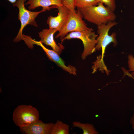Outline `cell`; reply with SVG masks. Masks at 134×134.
<instances>
[{
	"label": "cell",
	"instance_id": "cell-1",
	"mask_svg": "<svg viewBox=\"0 0 134 134\" xmlns=\"http://www.w3.org/2000/svg\"><path fill=\"white\" fill-rule=\"evenodd\" d=\"M78 8L85 19L97 26L105 24L110 21H115V14L109 8L99 2L97 5Z\"/></svg>",
	"mask_w": 134,
	"mask_h": 134
},
{
	"label": "cell",
	"instance_id": "cell-2",
	"mask_svg": "<svg viewBox=\"0 0 134 134\" xmlns=\"http://www.w3.org/2000/svg\"><path fill=\"white\" fill-rule=\"evenodd\" d=\"M98 36V35L96 34L93 29L90 28L83 31L69 33L61 41V43L65 40L72 38H77L81 40L84 49L81 57L83 60H84L87 56L96 51L95 47L98 42L97 38Z\"/></svg>",
	"mask_w": 134,
	"mask_h": 134
},
{
	"label": "cell",
	"instance_id": "cell-3",
	"mask_svg": "<svg viewBox=\"0 0 134 134\" xmlns=\"http://www.w3.org/2000/svg\"><path fill=\"white\" fill-rule=\"evenodd\" d=\"M26 0H17L13 5L17 7L19 10L18 15L19 20L21 23V26L17 36L14 41L17 42L23 39L24 35L22 34L23 31L25 27L28 25H30L36 27L37 25L35 19L38 15L44 12L46 9L44 8L39 11H31L27 9L25 7L24 3Z\"/></svg>",
	"mask_w": 134,
	"mask_h": 134
},
{
	"label": "cell",
	"instance_id": "cell-4",
	"mask_svg": "<svg viewBox=\"0 0 134 134\" xmlns=\"http://www.w3.org/2000/svg\"><path fill=\"white\" fill-rule=\"evenodd\" d=\"M39 118V111L31 105H19L13 112V121L19 128L28 126L38 121Z\"/></svg>",
	"mask_w": 134,
	"mask_h": 134
},
{
	"label": "cell",
	"instance_id": "cell-5",
	"mask_svg": "<svg viewBox=\"0 0 134 134\" xmlns=\"http://www.w3.org/2000/svg\"><path fill=\"white\" fill-rule=\"evenodd\" d=\"M75 11L69 10L67 21L62 29L55 36L60 37L62 40L68 33L73 32H82L90 28L82 19V15L79 9Z\"/></svg>",
	"mask_w": 134,
	"mask_h": 134
},
{
	"label": "cell",
	"instance_id": "cell-6",
	"mask_svg": "<svg viewBox=\"0 0 134 134\" xmlns=\"http://www.w3.org/2000/svg\"><path fill=\"white\" fill-rule=\"evenodd\" d=\"M117 24V23L115 21H110L106 24L97 26V33L99 35L97 38L98 42L95 49L98 51L101 49V57L103 60L106 47L111 43H113L114 46L117 44L116 33H113L110 35L108 34L110 29Z\"/></svg>",
	"mask_w": 134,
	"mask_h": 134
},
{
	"label": "cell",
	"instance_id": "cell-7",
	"mask_svg": "<svg viewBox=\"0 0 134 134\" xmlns=\"http://www.w3.org/2000/svg\"><path fill=\"white\" fill-rule=\"evenodd\" d=\"M29 42L31 46L35 44L40 46L45 52L49 59L55 63L64 70L70 74L76 75L77 70L75 67L71 65H66L64 61L60 56V55L56 52L53 50H50L46 48L40 41H36L31 38Z\"/></svg>",
	"mask_w": 134,
	"mask_h": 134
},
{
	"label": "cell",
	"instance_id": "cell-8",
	"mask_svg": "<svg viewBox=\"0 0 134 134\" xmlns=\"http://www.w3.org/2000/svg\"><path fill=\"white\" fill-rule=\"evenodd\" d=\"M51 8H56L58 10V13L56 16H50L47 20L49 28L55 29L60 32L63 28L68 19L69 10L63 6H52Z\"/></svg>",
	"mask_w": 134,
	"mask_h": 134
},
{
	"label": "cell",
	"instance_id": "cell-9",
	"mask_svg": "<svg viewBox=\"0 0 134 134\" xmlns=\"http://www.w3.org/2000/svg\"><path fill=\"white\" fill-rule=\"evenodd\" d=\"M58 31L55 29H43L38 34L39 37L41 39L40 41L42 43L50 46L53 50L60 55L65 47L62 43L57 44L54 39V34Z\"/></svg>",
	"mask_w": 134,
	"mask_h": 134
},
{
	"label": "cell",
	"instance_id": "cell-10",
	"mask_svg": "<svg viewBox=\"0 0 134 134\" xmlns=\"http://www.w3.org/2000/svg\"><path fill=\"white\" fill-rule=\"evenodd\" d=\"M54 123H45L38 120L29 125L20 128L21 133L26 134H50Z\"/></svg>",
	"mask_w": 134,
	"mask_h": 134
},
{
	"label": "cell",
	"instance_id": "cell-11",
	"mask_svg": "<svg viewBox=\"0 0 134 134\" xmlns=\"http://www.w3.org/2000/svg\"><path fill=\"white\" fill-rule=\"evenodd\" d=\"M25 4L29 5L28 8L29 10L41 7L42 8L49 10L51 9V6H63L62 0H28Z\"/></svg>",
	"mask_w": 134,
	"mask_h": 134
},
{
	"label": "cell",
	"instance_id": "cell-12",
	"mask_svg": "<svg viewBox=\"0 0 134 134\" xmlns=\"http://www.w3.org/2000/svg\"><path fill=\"white\" fill-rule=\"evenodd\" d=\"M69 128L68 125L57 120L52 127L50 134H69Z\"/></svg>",
	"mask_w": 134,
	"mask_h": 134
},
{
	"label": "cell",
	"instance_id": "cell-13",
	"mask_svg": "<svg viewBox=\"0 0 134 134\" xmlns=\"http://www.w3.org/2000/svg\"><path fill=\"white\" fill-rule=\"evenodd\" d=\"M72 127H77L82 130L83 134H98V132L96 130L93 125L88 123H82L75 121L72 123Z\"/></svg>",
	"mask_w": 134,
	"mask_h": 134
},
{
	"label": "cell",
	"instance_id": "cell-14",
	"mask_svg": "<svg viewBox=\"0 0 134 134\" xmlns=\"http://www.w3.org/2000/svg\"><path fill=\"white\" fill-rule=\"evenodd\" d=\"M75 7L82 8L94 5H97L98 3L96 0H75Z\"/></svg>",
	"mask_w": 134,
	"mask_h": 134
},
{
	"label": "cell",
	"instance_id": "cell-15",
	"mask_svg": "<svg viewBox=\"0 0 134 134\" xmlns=\"http://www.w3.org/2000/svg\"><path fill=\"white\" fill-rule=\"evenodd\" d=\"M98 3L101 2L105 4L106 6L109 8L114 12L116 8V4L115 0H96Z\"/></svg>",
	"mask_w": 134,
	"mask_h": 134
},
{
	"label": "cell",
	"instance_id": "cell-16",
	"mask_svg": "<svg viewBox=\"0 0 134 134\" xmlns=\"http://www.w3.org/2000/svg\"><path fill=\"white\" fill-rule=\"evenodd\" d=\"M63 6L67 8L69 10L75 11V0H62Z\"/></svg>",
	"mask_w": 134,
	"mask_h": 134
},
{
	"label": "cell",
	"instance_id": "cell-17",
	"mask_svg": "<svg viewBox=\"0 0 134 134\" xmlns=\"http://www.w3.org/2000/svg\"><path fill=\"white\" fill-rule=\"evenodd\" d=\"M129 67V71H133L132 75L134 77V57L132 55H129L128 56Z\"/></svg>",
	"mask_w": 134,
	"mask_h": 134
},
{
	"label": "cell",
	"instance_id": "cell-18",
	"mask_svg": "<svg viewBox=\"0 0 134 134\" xmlns=\"http://www.w3.org/2000/svg\"><path fill=\"white\" fill-rule=\"evenodd\" d=\"M130 122L132 125L133 129L134 132V113L130 119Z\"/></svg>",
	"mask_w": 134,
	"mask_h": 134
},
{
	"label": "cell",
	"instance_id": "cell-19",
	"mask_svg": "<svg viewBox=\"0 0 134 134\" xmlns=\"http://www.w3.org/2000/svg\"><path fill=\"white\" fill-rule=\"evenodd\" d=\"M10 2L12 4H14L17 1V0H7Z\"/></svg>",
	"mask_w": 134,
	"mask_h": 134
},
{
	"label": "cell",
	"instance_id": "cell-20",
	"mask_svg": "<svg viewBox=\"0 0 134 134\" xmlns=\"http://www.w3.org/2000/svg\"></svg>",
	"mask_w": 134,
	"mask_h": 134
}]
</instances>
